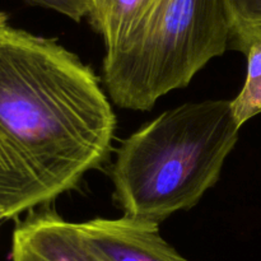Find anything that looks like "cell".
<instances>
[{
	"mask_svg": "<svg viewBox=\"0 0 261 261\" xmlns=\"http://www.w3.org/2000/svg\"><path fill=\"white\" fill-rule=\"evenodd\" d=\"M4 219H7V213H5V211L3 209V206L0 205V222L4 221Z\"/></svg>",
	"mask_w": 261,
	"mask_h": 261,
	"instance_id": "11",
	"label": "cell"
},
{
	"mask_svg": "<svg viewBox=\"0 0 261 261\" xmlns=\"http://www.w3.org/2000/svg\"><path fill=\"white\" fill-rule=\"evenodd\" d=\"M24 2L58 12L75 22H81L91 13L89 0H24Z\"/></svg>",
	"mask_w": 261,
	"mask_h": 261,
	"instance_id": "9",
	"label": "cell"
},
{
	"mask_svg": "<svg viewBox=\"0 0 261 261\" xmlns=\"http://www.w3.org/2000/svg\"><path fill=\"white\" fill-rule=\"evenodd\" d=\"M12 261H102L86 244L76 223L53 206L33 209L13 229Z\"/></svg>",
	"mask_w": 261,
	"mask_h": 261,
	"instance_id": "5",
	"label": "cell"
},
{
	"mask_svg": "<svg viewBox=\"0 0 261 261\" xmlns=\"http://www.w3.org/2000/svg\"><path fill=\"white\" fill-rule=\"evenodd\" d=\"M246 79L240 93L231 101V111L241 129L250 119L261 114V41L249 48Z\"/></svg>",
	"mask_w": 261,
	"mask_h": 261,
	"instance_id": "8",
	"label": "cell"
},
{
	"mask_svg": "<svg viewBox=\"0 0 261 261\" xmlns=\"http://www.w3.org/2000/svg\"><path fill=\"white\" fill-rule=\"evenodd\" d=\"M229 24V46L245 55L261 41V0H224Z\"/></svg>",
	"mask_w": 261,
	"mask_h": 261,
	"instance_id": "7",
	"label": "cell"
},
{
	"mask_svg": "<svg viewBox=\"0 0 261 261\" xmlns=\"http://www.w3.org/2000/svg\"><path fill=\"white\" fill-rule=\"evenodd\" d=\"M240 127L231 101L188 102L122 140L111 167L124 214L161 223L189 211L219 180Z\"/></svg>",
	"mask_w": 261,
	"mask_h": 261,
	"instance_id": "2",
	"label": "cell"
},
{
	"mask_svg": "<svg viewBox=\"0 0 261 261\" xmlns=\"http://www.w3.org/2000/svg\"><path fill=\"white\" fill-rule=\"evenodd\" d=\"M157 0H102L89 15L94 30L102 36L106 54L117 50Z\"/></svg>",
	"mask_w": 261,
	"mask_h": 261,
	"instance_id": "6",
	"label": "cell"
},
{
	"mask_svg": "<svg viewBox=\"0 0 261 261\" xmlns=\"http://www.w3.org/2000/svg\"><path fill=\"white\" fill-rule=\"evenodd\" d=\"M228 46L224 0H157L126 41L105 54L102 81L116 106L149 111Z\"/></svg>",
	"mask_w": 261,
	"mask_h": 261,
	"instance_id": "3",
	"label": "cell"
},
{
	"mask_svg": "<svg viewBox=\"0 0 261 261\" xmlns=\"http://www.w3.org/2000/svg\"><path fill=\"white\" fill-rule=\"evenodd\" d=\"M89 3H91V13H89V15H91L92 13H93L94 10H96L97 8L99 7V5H101L102 0H89ZM89 15H88V17H89Z\"/></svg>",
	"mask_w": 261,
	"mask_h": 261,
	"instance_id": "10",
	"label": "cell"
},
{
	"mask_svg": "<svg viewBox=\"0 0 261 261\" xmlns=\"http://www.w3.org/2000/svg\"><path fill=\"white\" fill-rule=\"evenodd\" d=\"M102 261H188L160 233V223L138 217L93 218L76 223Z\"/></svg>",
	"mask_w": 261,
	"mask_h": 261,
	"instance_id": "4",
	"label": "cell"
},
{
	"mask_svg": "<svg viewBox=\"0 0 261 261\" xmlns=\"http://www.w3.org/2000/svg\"><path fill=\"white\" fill-rule=\"evenodd\" d=\"M116 115L93 69L54 38L0 24V205H50L105 165Z\"/></svg>",
	"mask_w": 261,
	"mask_h": 261,
	"instance_id": "1",
	"label": "cell"
}]
</instances>
